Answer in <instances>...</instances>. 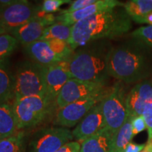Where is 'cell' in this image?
<instances>
[{
	"label": "cell",
	"mask_w": 152,
	"mask_h": 152,
	"mask_svg": "<svg viewBox=\"0 0 152 152\" xmlns=\"http://www.w3.org/2000/svg\"><path fill=\"white\" fill-rule=\"evenodd\" d=\"M15 76L6 60L0 61V103L14 99Z\"/></svg>",
	"instance_id": "ffe728a7"
},
{
	"label": "cell",
	"mask_w": 152,
	"mask_h": 152,
	"mask_svg": "<svg viewBox=\"0 0 152 152\" xmlns=\"http://www.w3.org/2000/svg\"><path fill=\"white\" fill-rule=\"evenodd\" d=\"M130 37L140 39L152 49V25L142 26L134 30L131 33Z\"/></svg>",
	"instance_id": "484cf974"
},
{
	"label": "cell",
	"mask_w": 152,
	"mask_h": 152,
	"mask_svg": "<svg viewBox=\"0 0 152 152\" xmlns=\"http://www.w3.org/2000/svg\"><path fill=\"white\" fill-rule=\"evenodd\" d=\"M132 133L134 136L147 129V125H146L143 115L133 118L132 121Z\"/></svg>",
	"instance_id": "f1b7e54d"
},
{
	"label": "cell",
	"mask_w": 152,
	"mask_h": 152,
	"mask_svg": "<svg viewBox=\"0 0 152 152\" xmlns=\"http://www.w3.org/2000/svg\"><path fill=\"white\" fill-rule=\"evenodd\" d=\"M124 4L117 0H96V2L85 8L68 14H58L56 16V23L66 26H73L77 22L104 11L111 10Z\"/></svg>",
	"instance_id": "4fadbf2b"
},
{
	"label": "cell",
	"mask_w": 152,
	"mask_h": 152,
	"mask_svg": "<svg viewBox=\"0 0 152 152\" xmlns=\"http://www.w3.org/2000/svg\"><path fill=\"white\" fill-rule=\"evenodd\" d=\"M133 118L129 116L121 128L113 136L114 152H123L130 143L134 135L132 133V121Z\"/></svg>",
	"instance_id": "44dd1931"
},
{
	"label": "cell",
	"mask_w": 152,
	"mask_h": 152,
	"mask_svg": "<svg viewBox=\"0 0 152 152\" xmlns=\"http://www.w3.org/2000/svg\"><path fill=\"white\" fill-rule=\"evenodd\" d=\"M127 95L124 83L118 81L111 87L109 93L101 102L105 128L113 134L129 117Z\"/></svg>",
	"instance_id": "5b68a950"
},
{
	"label": "cell",
	"mask_w": 152,
	"mask_h": 152,
	"mask_svg": "<svg viewBox=\"0 0 152 152\" xmlns=\"http://www.w3.org/2000/svg\"><path fill=\"white\" fill-rule=\"evenodd\" d=\"M152 103V84L149 80L137 83L128 92L127 108L129 116L135 118L143 115L147 106Z\"/></svg>",
	"instance_id": "5bb4252c"
},
{
	"label": "cell",
	"mask_w": 152,
	"mask_h": 152,
	"mask_svg": "<svg viewBox=\"0 0 152 152\" xmlns=\"http://www.w3.org/2000/svg\"><path fill=\"white\" fill-rule=\"evenodd\" d=\"M151 84H152V80H151Z\"/></svg>",
	"instance_id": "836d02e7"
},
{
	"label": "cell",
	"mask_w": 152,
	"mask_h": 152,
	"mask_svg": "<svg viewBox=\"0 0 152 152\" xmlns=\"http://www.w3.org/2000/svg\"><path fill=\"white\" fill-rule=\"evenodd\" d=\"M110 89L106 88V85L71 78L58 93L54 105L58 110L61 109L77 101L107 94Z\"/></svg>",
	"instance_id": "9c48e42d"
},
{
	"label": "cell",
	"mask_w": 152,
	"mask_h": 152,
	"mask_svg": "<svg viewBox=\"0 0 152 152\" xmlns=\"http://www.w3.org/2000/svg\"><path fill=\"white\" fill-rule=\"evenodd\" d=\"M143 117L148 131V142L152 141V103L147 106L143 113Z\"/></svg>",
	"instance_id": "83f0119b"
},
{
	"label": "cell",
	"mask_w": 152,
	"mask_h": 152,
	"mask_svg": "<svg viewBox=\"0 0 152 152\" xmlns=\"http://www.w3.org/2000/svg\"><path fill=\"white\" fill-rule=\"evenodd\" d=\"M56 23V16L54 14H44L14 30L10 34L23 46H26L39 40L45 29Z\"/></svg>",
	"instance_id": "7c38bea8"
},
{
	"label": "cell",
	"mask_w": 152,
	"mask_h": 152,
	"mask_svg": "<svg viewBox=\"0 0 152 152\" xmlns=\"http://www.w3.org/2000/svg\"><path fill=\"white\" fill-rule=\"evenodd\" d=\"M141 152H152V142H147L144 149Z\"/></svg>",
	"instance_id": "1f68e13d"
},
{
	"label": "cell",
	"mask_w": 152,
	"mask_h": 152,
	"mask_svg": "<svg viewBox=\"0 0 152 152\" xmlns=\"http://www.w3.org/2000/svg\"><path fill=\"white\" fill-rule=\"evenodd\" d=\"M132 26V20L123 6L117 7L75 23L72 26L68 43L74 51L92 42L122 37L129 33Z\"/></svg>",
	"instance_id": "6da1fadb"
},
{
	"label": "cell",
	"mask_w": 152,
	"mask_h": 152,
	"mask_svg": "<svg viewBox=\"0 0 152 152\" xmlns=\"http://www.w3.org/2000/svg\"><path fill=\"white\" fill-rule=\"evenodd\" d=\"M26 137L23 131L0 140V152H25Z\"/></svg>",
	"instance_id": "603a6c76"
},
{
	"label": "cell",
	"mask_w": 152,
	"mask_h": 152,
	"mask_svg": "<svg viewBox=\"0 0 152 152\" xmlns=\"http://www.w3.org/2000/svg\"><path fill=\"white\" fill-rule=\"evenodd\" d=\"M6 33H7V30H6V28L4 27V26L0 23V35H3V34H6Z\"/></svg>",
	"instance_id": "d6a6232c"
},
{
	"label": "cell",
	"mask_w": 152,
	"mask_h": 152,
	"mask_svg": "<svg viewBox=\"0 0 152 152\" xmlns=\"http://www.w3.org/2000/svg\"><path fill=\"white\" fill-rule=\"evenodd\" d=\"M73 78L68 71L66 61L55 65L46 67L45 73V97L51 104H54L58 93L70 79ZM55 106V105H54Z\"/></svg>",
	"instance_id": "9a60e30c"
},
{
	"label": "cell",
	"mask_w": 152,
	"mask_h": 152,
	"mask_svg": "<svg viewBox=\"0 0 152 152\" xmlns=\"http://www.w3.org/2000/svg\"><path fill=\"white\" fill-rule=\"evenodd\" d=\"M96 0H76V1H73L71 5L67 9H62L59 12V14H64L74 12V11L85 8L87 6L92 4L96 2Z\"/></svg>",
	"instance_id": "4316f807"
},
{
	"label": "cell",
	"mask_w": 152,
	"mask_h": 152,
	"mask_svg": "<svg viewBox=\"0 0 152 152\" xmlns=\"http://www.w3.org/2000/svg\"><path fill=\"white\" fill-rule=\"evenodd\" d=\"M113 47L110 40H97L74 50L66 61L73 78L106 85L110 77L109 61Z\"/></svg>",
	"instance_id": "3957f363"
},
{
	"label": "cell",
	"mask_w": 152,
	"mask_h": 152,
	"mask_svg": "<svg viewBox=\"0 0 152 152\" xmlns=\"http://www.w3.org/2000/svg\"><path fill=\"white\" fill-rule=\"evenodd\" d=\"M113 133L106 128L83 140L81 152H114Z\"/></svg>",
	"instance_id": "e0dca14e"
},
{
	"label": "cell",
	"mask_w": 152,
	"mask_h": 152,
	"mask_svg": "<svg viewBox=\"0 0 152 152\" xmlns=\"http://www.w3.org/2000/svg\"><path fill=\"white\" fill-rule=\"evenodd\" d=\"M42 15L44 14L41 13L40 5L27 0H16L10 5L0 7V23L10 34L14 30Z\"/></svg>",
	"instance_id": "30bf717a"
},
{
	"label": "cell",
	"mask_w": 152,
	"mask_h": 152,
	"mask_svg": "<svg viewBox=\"0 0 152 152\" xmlns=\"http://www.w3.org/2000/svg\"><path fill=\"white\" fill-rule=\"evenodd\" d=\"M107 94L77 101L58 109L55 118V125L65 128L75 126L95 105L102 102Z\"/></svg>",
	"instance_id": "8fae6325"
},
{
	"label": "cell",
	"mask_w": 152,
	"mask_h": 152,
	"mask_svg": "<svg viewBox=\"0 0 152 152\" xmlns=\"http://www.w3.org/2000/svg\"><path fill=\"white\" fill-rule=\"evenodd\" d=\"M73 139L72 131L61 127L44 128L31 134L25 152H56Z\"/></svg>",
	"instance_id": "ba28073f"
},
{
	"label": "cell",
	"mask_w": 152,
	"mask_h": 152,
	"mask_svg": "<svg viewBox=\"0 0 152 152\" xmlns=\"http://www.w3.org/2000/svg\"><path fill=\"white\" fill-rule=\"evenodd\" d=\"M45 73L46 67L33 61L20 63L14 74V99L31 96L45 97Z\"/></svg>",
	"instance_id": "277c9868"
},
{
	"label": "cell",
	"mask_w": 152,
	"mask_h": 152,
	"mask_svg": "<svg viewBox=\"0 0 152 152\" xmlns=\"http://www.w3.org/2000/svg\"><path fill=\"white\" fill-rule=\"evenodd\" d=\"M71 32L72 26L56 23L45 29L39 40L59 39L68 42L71 36Z\"/></svg>",
	"instance_id": "7402d4cb"
},
{
	"label": "cell",
	"mask_w": 152,
	"mask_h": 152,
	"mask_svg": "<svg viewBox=\"0 0 152 152\" xmlns=\"http://www.w3.org/2000/svg\"><path fill=\"white\" fill-rule=\"evenodd\" d=\"M18 132L13 102L0 103V140L14 135Z\"/></svg>",
	"instance_id": "d6986e66"
},
{
	"label": "cell",
	"mask_w": 152,
	"mask_h": 152,
	"mask_svg": "<svg viewBox=\"0 0 152 152\" xmlns=\"http://www.w3.org/2000/svg\"><path fill=\"white\" fill-rule=\"evenodd\" d=\"M23 50L30 61L44 67L67 61L74 52L67 42L59 39L38 40L23 46Z\"/></svg>",
	"instance_id": "52a82bcc"
},
{
	"label": "cell",
	"mask_w": 152,
	"mask_h": 152,
	"mask_svg": "<svg viewBox=\"0 0 152 152\" xmlns=\"http://www.w3.org/2000/svg\"><path fill=\"white\" fill-rule=\"evenodd\" d=\"M123 7L133 21L152 25V0H130Z\"/></svg>",
	"instance_id": "ac0fdd59"
},
{
	"label": "cell",
	"mask_w": 152,
	"mask_h": 152,
	"mask_svg": "<svg viewBox=\"0 0 152 152\" xmlns=\"http://www.w3.org/2000/svg\"><path fill=\"white\" fill-rule=\"evenodd\" d=\"M152 74V49L143 42L130 37L113 47L109 61V75L130 84L145 80Z\"/></svg>",
	"instance_id": "7a4b0ae2"
},
{
	"label": "cell",
	"mask_w": 152,
	"mask_h": 152,
	"mask_svg": "<svg viewBox=\"0 0 152 152\" xmlns=\"http://www.w3.org/2000/svg\"><path fill=\"white\" fill-rule=\"evenodd\" d=\"M18 44V39L11 34L6 33L0 35V61L7 59L17 48Z\"/></svg>",
	"instance_id": "cb8c5ba5"
},
{
	"label": "cell",
	"mask_w": 152,
	"mask_h": 152,
	"mask_svg": "<svg viewBox=\"0 0 152 152\" xmlns=\"http://www.w3.org/2000/svg\"><path fill=\"white\" fill-rule=\"evenodd\" d=\"M81 144L77 142H70L61 147L56 152H81Z\"/></svg>",
	"instance_id": "f546056e"
},
{
	"label": "cell",
	"mask_w": 152,
	"mask_h": 152,
	"mask_svg": "<svg viewBox=\"0 0 152 152\" xmlns=\"http://www.w3.org/2000/svg\"><path fill=\"white\" fill-rule=\"evenodd\" d=\"M105 128L101 102L95 105L72 131L73 139L83 142Z\"/></svg>",
	"instance_id": "2e32d148"
},
{
	"label": "cell",
	"mask_w": 152,
	"mask_h": 152,
	"mask_svg": "<svg viewBox=\"0 0 152 152\" xmlns=\"http://www.w3.org/2000/svg\"><path fill=\"white\" fill-rule=\"evenodd\" d=\"M71 0H45L40 5V11L42 14H50L62 10V5L71 4Z\"/></svg>",
	"instance_id": "d4e9b609"
},
{
	"label": "cell",
	"mask_w": 152,
	"mask_h": 152,
	"mask_svg": "<svg viewBox=\"0 0 152 152\" xmlns=\"http://www.w3.org/2000/svg\"><path fill=\"white\" fill-rule=\"evenodd\" d=\"M146 144H137L130 142V144L125 147L123 152H141L144 149Z\"/></svg>",
	"instance_id": "4dcf8cb0"
},
{
	"label": "cell",
	"mask_w": 152,
	"mask_h": 152,
	"mask_svg": "<svg viewBox=\"0 0 152 152\" xmlns=\"http://www.w3.org/2000/svg\"><path fill=\"white\" fill-rule=\"evenodd\" d=\"M13 107L19 131L39 125L54 107L46 97L39 96L15 99Z\"/></svg>",
	"instance_id": "8992f818"
}]
</instances>
